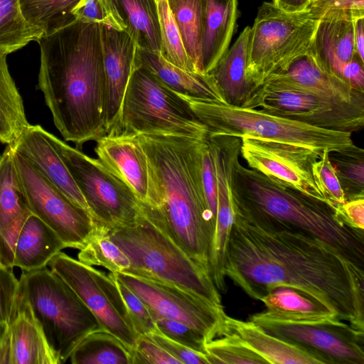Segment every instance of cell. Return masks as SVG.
<instances>
[{"label": "cell", "mask_w": 364, "mask_h": 364, "mask_svg": "<svg viewBox=\"0 0 364 364\" xmlns=\"http://www.w3.org/2000/svg\"><path fill=\"white\" fill-rule=\"evenodd\" d=\"M224 273L259 301L279 287L298 289L364 331V269L307 234L234 212Z\"/></svg>", "instance_id": "obj_1"}, {"label": "cell", "mask_w": 364, "mask_h": 364, "mask_svg": "<svg viewBox=\"0 0 364 364\" xmlns=\"http://www.w3.org/2000/svg\"><path fill=\"white\" fill-rule=\"evenodd\" d=\"M38 88L66 141L80 147L105 134V76L100 25L75 20L37 39Z\"/></svg>", "instance_id": "obj_2"}, {"label": "cell", "mask_w": 364, "mask_h": 364, "mask_svg": "<svg viewBox=\"0 0 364 364\" xmlns=\"http://www.w3.org/2000/svg\"><path fill=\"white\" fill-rule=\"evenodd\" d=\"M136 136L146 153L149 173V200L141 205L210 274L216 222L202 181L201 149L207 137L198 139L160 134Z\"/></svg>", "instance_id": "obj_3"}, {"label": "cell", "mask_w": 364, "mask_h": 364, "mask_svg": "<svg viewBox=\"0 0 364 364\" xmlns=\"http://www.w3.org/2000/svg\"><path fill=\"white\" fill-rule=\"evenodd\" d=\"M232 198L234 212L247 220L307 234L364 269V230L326 202L275 182L240 161L233 171Z\"/></svg>", "instance_id": "obj_4"}, {"label": "cell", "mask_w": 364, "mask_h": 364, "mask_svg": "<svg viewBox=\"0 0 364 364\" xmlns=\"http://www.w3.org/2000/svg\"><path fill=\"white\" fill-rule=\"evenodd\" d=\"M107 232L131 262L124 273L175 284L223 306L209 273L188 256L161 222L142 206L135 224Z\"/></svg>", "instance_id": "obj_5"}, {"label": "cell", "mask_w": 364, "mask_h": 364, "mask_svg": "<svg viewBox=\"0 0 364 364\" xmlns=\"http://www.w3.org/2000/svg\"><path fill=\"white\" fill-rule=\"evenodd\" d=\"M209 135L245 136L289 144L311 149L320 156L354 145L350 132L333 131L263 112L178 94Z\"/></svg>", "instance_id": "obj_6"}, {"label": "cell", "mask_w": 364, "mask_h": 364, "mask_svg": "<svg viewBox=\"0 0 364 364\" xmlns=\"http://www.w3.org/2000/svg\"><path fill=\"white\" fill-rule=\"evenodd\" d=\"M107 134H173L204 139L208 130L178 93L138 63L124 92L117 121Z\"/></svg>", "instance_id": "obj_7"}, {"label": "cell", "mask_w": 364, "mask_h": 364, "mask_svg": "<svg viewBox=\"0 0 364 364\" xmlns=\"http://www.w3.org/2000/svg\"><path fill=\"white\" fill-rule=\"evenodd\" d=\"M18 280L19 290L60 364L87 335L102 330L80 297L50 268L23 272Z\"/></svg>", "instance_id": "obj_8"}, {"label": "cell", "mask_w": 364, "mask_h": 364, "mask_svg": "<svg viewBox=\"0 0 364 364\" xmlns=\"http://www.w3.org/2000/svg\"><path fill=\"white\" fill-rule=\"evenodd\" d=\"M319 20L307 9L289 13L272 1L258 8L250 26L246 75L253 92L312 48Z\"/></svg>", "instance_id": "obj_9"}, {"label": "cell", "mask_w": 364, "mask_h": 364, "mask_svg": "<svg viewBox=\"0 0 364 364\" xmlns=\"http://www.w3.org/2000/svg\"><path fill=\"white\" fill-rule=\"evenodd\" d=\"M48 138L84 197L97 226L107 230L135 224L141 206L133 190L99 159L92 158L48 132Z\"/></svg>", "instance_id": "obj_10"}, {"label": "cell", "mask_w": 364, "mask_h": 364, "mask_svg": "<svg viewBox=\"0 0 364 364\" xmlns=\"http://www.w3.org/2000/svg\"><path fill=\"white\" fill-rule=\"evenodd\" d=\"M250 321L272 335L317 353L327 364H364V331L335 316L279 319L260 312L251 315Z\"/></svg>", "instance_id": "obj_11"}, {"label": "cell", "mask_w": 364, "mask_h": 364, "mask_svg": "<svg viewBox=\"0 0 364 364\" xmlns=\"http://www.w3.org/2000/svg\"><path fill=\"white\" fill-rule=\"evenodd\" d=\"M13 156L31 213L50 228L66 247L82 249L96 228L91 215L74 204L14 150Z\"/></svg>", "instance_id": "obj_12"}, {"label": "cell", "mask_w": 364, "mask_h": 364, "mask_svg": "<svg viewBox=\"0 0 364 364\" xmlns=\"http://www.w3.org/2000/svg\"><path fill=\"white\" fill-rule=\"evenodd\" d=\"M322 129L355 132L364 127V105L340 101L324 95L299 90L267 92L242 106Z\"/></svg>", "instance_id": "obj_13"}, {"label": "cell", "mask_w": 364, "mask_h": 364, "mask_svg": "<svg viewBox=\"0 0 364 364\" xmlns=\"http://www.w3.org/2000/svg\"><path fill=\"white\" fill-rule=\"evenodd\" d=\"M112 274L134 292L150 311L191 326L203 335L207 343L217 336L225 314L223 306L175 284L124 272Z\"/></svg>", "instance_id": "obj_14"}, {"label": "cell", "mask_w": 364, "mask_h": 364, "mask_svg": "<svg viewBox=\"0 0 364 364\" xmlns=\"http://www.w3.org/2000/svg\"><path fill=\"white\" fill-rule=\"evenodd\" d=\"M240 155L250 168L275 182L326 202L313 175V164L319 158L314 151L245 136L241 138Z\"/></svg>", "instance_id": "obj_15"}, {"label": "cell", "mask_w": 364, "mask_h": 364, "mask_svg": "<svg viewBox=\"0 0 364 364\" xmlns=\"http://www.w3.org/2000/svg\"><path fill=\"white\" fill-rule=\"evenodd\" d=\"M58 275L80 297L97 319L101 328L119 338L132 351L136 333L120 316L88 266L60 251L49 262Z\"/></svg>", "instance_id": "obj_16"}, {"label": "cell", "mask_w": 364, "mask_h": 364, "mask_svg": "<svg viewBox=\"0 0 364 364\" xmlns=\"http://www.w3.org/2000/svg\"><path fill=\"white\" fill-rule=\"evenodd\" d=\"M279 90L315 92L340 101L364 105V91L333 73L318 58L314 46L309 53L296 58L286 70L268 77L249 99Z\"/></svg>", "instance_id": "obj_17"}, {"label": "cell", "mask_w": 364, "mask_h": 364, "mask_svg": "<svg viewBox=\"0 0 364 364\" xmlns=\"http://www.w3.org/2000/svg\"><path fill=\"white\" fill-rule=\"evenodd\" d=\"M105 76V131L116 124L129 78L138 65L139 46L126 31L100 25Z\"/></svg>", "instance_id": "obj_18"}, {"label": "cell", "mask_w": 364, "mask_h": 364, "mask_svg": "<svg viewBox=\"0 0 364 364\" xmlns=\"http://www.w3.org/2000/svg\"><path fill=\"white\" fill-rule=\"evenodd\" d=\"M359 17L364 14L347 10L327 12L319 19L315 35L314 46L317 55L343 80L353 75L356 68L354 60L360 58L354 43V23Z\"/></svg>", "instance_id": "obj_19"}, {"label": "cell", "mask_w": 364, "mask_h": 364, "mask_svg": "<svg viewBox=\"0 0 364 364\" xmlns=\"http://www.w3.org/2000/svg\"><path fill=\"white\" fill-rule=\"evenodd\" d=\"M31 214L15 166L13 149L7 145L0 155V265L14 267L16 241Z\"/></svg>", "instance_id": "obj_20"}, {"label": "cell", "mask_w": 364, "mask_h": 364, "mask_svg": "<svg viewBox=\"0 0 364 364\" xmlns=\"http://www.w3.org/2000/svg\"><path fill=\"white\" fill-rule=\"evenodd\" d=\"M95 152L97 159L133 190L141 203L148 202V161L136 136L105 134L96 140Z\"/></svg>", "instance_id": "obj_21"}, {"label": "cell", "mask_w": 364, "mask_h": 364, "mask_svg": "<svg viewBox=\"0 0 364 364\" xmlns=\"http://www.w3.org/2000/svg\"><path fill=\"white\" fill-rule=\"evenodd\" d=\"M47 133L40 125L30 124L10 146L74 204L90 213L84 197L60 155L50 142Z\"/></svg>", "instance_id": "obj_22"}, {"label": "cell", "mask_w": 364, "mask_h": 364, "mask_svg": "<svg viewBox=\"0 0 364 364\" xmlns=\"http://www.w3.org/2000/svg\"><path fill=\"white\" fill-rule=\"evenodd\" d=\"M220 336L237 340L267 363L327 364L326 360L317 353L272 335L250 320L236 319L226 314L216 336Z\"/></svg>", "instance_id": "obj_23"}, {"label": "cell", "mask_w": 364, "mask_h": 364, "mask_svg": "<svg viewBox=\"0 0 364 364\" xmlns=\"http://www.w3.org/2000/svg\"><path fill=\"white\" fill-rule=\"evenodd\" d=\"M9 328L11 364H60L19 287Z\"/></svg>", "instance_id": "obj_24"}, {"label": "cell", "mask_w": 364, "mask_h": 364, "mask_svg": "<svg viewBox=\"0 0 364 364\" xmlns=\"http://www.w3.org/2000/svg\"><path fill=\"white\" fill-rule=\"evenodd\" d=\"M139 65L181 95L227 104L210 74L184 70L161 54L139 48Z\"/></svg>", "instance_id": "obj_25"}, {"label": "cell", "mask_w": 364, "mask_h": 364, "mask_svg": "<svg viewBox=\"0 0 364 364\" xmlns=\"http://www.w3.org/2000/svg\"><path fill=\"white\" fill-rule=\"evenodd\" d=\"M238 14L237 0H207L201 41L205 74L212 71L230 48Z\"/></svg>", "instance_id": "obj_26"}, {"label": "cell", "mask_w": 364, "mask_h": 364, "mask_svg": "<svg viewBox=\"0 0 364 364\" xmlns=\"http://www.w3.org/2000/svg\"><path fill=\"white\" fill-rule=\"evenodd\" d=\"M250 31V26L242 31L233 46L209 73L226 103L234 106H242L253 92L246 75Z\"/></svg>", "instance_id": "obj_27"}, {"label": "cell", "mask_w": 364, "mask_h": 364, "mask_svg": "<svg viewBox=\"0 0 364 364\" xmlns=\"http://www.w3.org/2000/svg\"><path fill=\"white\" fill-rule=\"evenodd\" d=\"M65 245L41 220L31 214L23 225L17 237L14 267L31 272L48 266L51 259Z\"/></svg>", "instance_id": "obj_28"}, {"label": "cell", "mask_w": 364, "mask_h": 364, "mask_svg": "<svg viewBox=\"0 0 364 364\" xmlns=\"http://www.w3.org/2000/svg\"><path fill=\"white\" fill-rule=\"evenodd\" d=\"M112 1L126 23V31L139 48L161 54L156 0Z\"/></svg>", "instance_id": "obj_29"}, {"label": "cell", "mask_w": 364, "mask_h": 364, "mask_svg": "<svg viewBox=\"0 0 364 364\" xmlns=\"http://www.w3.org/2000/svg\"><path fill=\"white\" fill-rule=\"evenodd\" d=\"M259 301L267 309L262 313L274 318L304 319L335 316L322 304L305 293L289 287H277Z\"/></svg>", "instance_id": "obj_30"}, {"label": "cell", "mask_w": 364, "mask_h": 364, "mask_svg": "<svg viewBox=\"0 0 364 364\" xmlns=\"http://www.w3.org/2000/svg\"><path fill=\"white\" fill-rule=\"evenodd\" d=\"M7 54L0 53V142L12 144L30 125L21 96L9 73Z\"/></svg>", "instance_id": "obj_31"}, {"label": "cell", "mask_w": 364, "mask_h": 364, "mask_svg": "<svg viewBox=\"0 0 364 364\" xmlns=\"http://www.w3.org/2000/svg\"><path fill=\"white\" fill-rule=\"evenodd\" d=\"M167 1L196 72L205 74L201 63V41L207 0Z\"/></svg>", "instance_id": "obj_32"}, {"label": "cell", "mask_w": 364, "mask_h": 364, "mask_svg": "<svg viewBox=\"0 0 364 364\" xmlns=\"http://www.w3.org/2000/svg\"><path fill=\"white\" fill-rule=\"evenodd\" d=\"M73 364H132V354L115 336L104 330L87 335L70 355Z\"/></svg>", "instance_id": "obj_33"}, {"label": "cell", "mask_w": 364, "mask_h": 364, "mask_svg": "<svg viewBox=\"0 0 364 364\" xmlns=\"http://www.w3.org/2000/svg\"><path fill=\"white\" fill-rule=\"evenodd\" d=\"M18 1L26 21L42 36H45L75 20L71 11L79 0Z\"/></svg>", "instance_id": "obj_34"}, {"label": "cell", "mask_w": 364, "mask_h": 364, "mask_svg": "<svg viewBox=\"0 0 364 364\" xmlns=\"http://www.w3.org/2000/svg\"><path fill=\"white\" fill-rule=\"evenodd\" d=\"M41 36L24 19L18 0H0V53L8 55Z\"/></svg>", "instance_id": "obj_35"}, {"label": "cell", "mask_w": 364, "mask_h": 364, "mask_svg": "<svg viewBox=\"0 0 364 364\" xmlns=\"http://www.w3.org/2000/svg\"><path fill=\"white\" fill-rule=\"evenodd\" d=\"M107 231L96 225L86 245L80 250L78 260L88 266H102L112 273L126 272L131 267V262L110 239Z\"/></svg>", "instance_id": "obj_36"}, {"label": "cell", "mask_w": 364, "mask_h": 364, "mask_svg": "<svg viewBox=\"0 0 364 364\" xmlns=\"http://www.w3.org/2000/svg\"><path fill=\"white\" fill-rule=\"evenodd\" d=\"M329 159L346 201L364 198V150L354 144L339 151L330 152Z\"/></svg>", "instance_id": "obj_37"}, {"label": "cell", "mask_w": 364, "mask_h": 364, "mask_svg": "<svg viewBox=\"0 0 364 364\" xmlns=\"http://www.w3.org/2000/svg\"><path fill=\"white\" fill-rule=\"evenodd\" d=\"M161 38V55L174 65L196 72L186 51L182 37L167 0H156Z\"/></svg>", "instance_id": "obj_38"}, {"label": "cell", "mask_w": 364, "mask_h": 364, "mask_svg": "<svg viewBox=\"0 0 364 364\" xmlns=\"http://www.w3.org/2000/svg\"><path fill=\"white\" fill-rule=\"evenodd\" d=\"M209 364H262L267 361L237 340L226 336H216L205 343Z\"/></svg>", "instance_id": "obj_39"}, {"label": "cell", "mask_w": 364, "mask_h": 364, "mask_svg": "<svg viewBox=\"0 0 364 364\" xmlns=\"http://www.w3.org/2000/svg\"><path fill=\"white\" fill-rule=\"evenodd\" d=\"M74 19L117 31L127 30L126 23L112 0H79L71 11Z\"/></svg>", "instance_id": "obj_40"}, {"label": "cell", "mask_w": 364, "mask_h": 364, "mask_svg": "<svg viewBox=\"0 0 364 364\" xmlns=\"http://www.w3.org/2000/svg\"><path fill=\"white\" fill-rule=\"evenodd\" d=\"M330 152L324 151L313 164V175L316 183L326 202L339 210L346 202L345 195L340 185L334 168L329 159Z\"/></svg>", "instance_id": "obj_41"}, {"label": "cell", "mask_w": 364, "mask_h": 364, "mask_svg": "<svg viewBox=\"0 0 364 364\" xmlns=\"http://www.w3.org/2000/svg\"><path fill=\"white\" fill-rule=\"evenodd\" d=\"M109 275L114 280L124 301L126 310L138 336H146L156 331L154 321L148 306L127 286L112 272Z\"/></svg>", "instance_id": "obj_42"}, {"label": "cell", "mask_w": 364, "mask_h": 364, "mask_svg": "<svg viewBox=\"0 0 364 364\" xmlns=\"http://www.w3.org/2000/svg\"><path fill=\"white\" fill-rule=\"evenodd\" d=\"M150 314L154 321L157 330L168 338L195 351L205 353V337L191 326L173 320Z\"/></svg>", "instance_id": "obj_43"}, {"label": "cell", "mask_w": 364, "mask_h": 364, "mask_svg": "<svg viewBox=\"0 0 364 364\" xmlns=\"http://www.w3.org/2000/svg\"><path fill=\"white\" fill-rule=\"evenodd\" d=\"M181 364L147 336H139L132 351V364Z\"/></svg>", "instance_id": "obj_44"}, {"label": "cell", "mask_w": 364, "mask_h": 364, "mask_svg": "<svg viewBox=\"0 0 364 364\" xmlns=\"http://www.w3.org/2000/svg\"><path fill=\"white\" fill-rule=\"evenodd\" d=\"M19 280L13 268L0 265V327L9 325L18 291Z\"/></svg>", "instance_id": "obj_45"}, {"label": "cell", "mask_w": 364, "mask_h": 364, "mask_svg": "<svg viewBox=\"0 0 364 364\" xmlns=\"http://www.w3.org/2000/svg\"><path fill=\"white\" fill-rule=\"evenodd\" d=\"M146 336L178 360L181 364H209L206 354L195 351L168 338L157 329Z\"/></svg>", "instance_id": "obj_46"}, {"label": "cell", "mask_w": 364, "mask_h": 364, "mask_svg": "<svg viewBox=\"0 0 364 364\" xmlns=\"http://www.w3.org/2000/svg\"><path fill=\"white\" fill-rule=\"evenodd\" d=\"M306 9L311 18L317 20L333 11L347 10L364 14V0H312Z\"/></svg>", "instance_id": "obj_47"}, {"label": "cell", "mask_w": 364, "mask_h": 364, "mask_svg": "<svg viewBox=\"0 0 364 364\" xmlns=\"http://www.w3.org/2000/svg\"><path fill=\"white\" fill-rule=\"evenodd\" d=\"M339 211L353 227L364 230V198L346 201Z\"/></svg>", "instance_id": "obj_48"}, {"label": "cell", "mask_w": 364, "mask_h": 364, "mask_svg": "<svg viewBox=\"0 0 364 364\" xmlns=\"http://www.w3.org/2000/svg\"><path fill=\"white\" fill-rule=\"evenodd\" d=\"M354 43L356 53L364 62V17H359L355 20Z\"/></svg>", "instance_id": "obj_49"}, {"label": "cell", "mask_w": 364, "mask_h": 364, "mask_svg": "<svg viewBox=\"0 0 364 364\" xmlns=\"http://www.w3.org/2000/svg\"><path fill=\"white\" fill-rule=\"evenodd\" d=\"M279 9L289 13L305 11L309 4V0H272Z\"/></svg>", "instance_id": "obj_50"}, {"label": "cell", "mask_w": 364, "mask_h": 364, "mask_svg": "<svg viewBox=\"0 0 364 364\" xmlns=\"http://www.w3.org/2000/svg\"><path fill=\"white\" fill-rule=\"evenodd\" d=\"M2 331H3V329L0 327V339H1Z\"/></svg>", "instance_id": "obj_51"}, {"label": "cell", "mask_w": 364, "mask_h": 364, "mask_svg": "<svg viewBox=\"0 0 364 364\" xmlns=\"http://www.w3.org/2000/svg\"><path fill=\"white\" fill-rule=\"evenodd\" d=\"M312 0H309V3Z\"/></svg>", "instance_id": "obj_52"}]
</instances>
